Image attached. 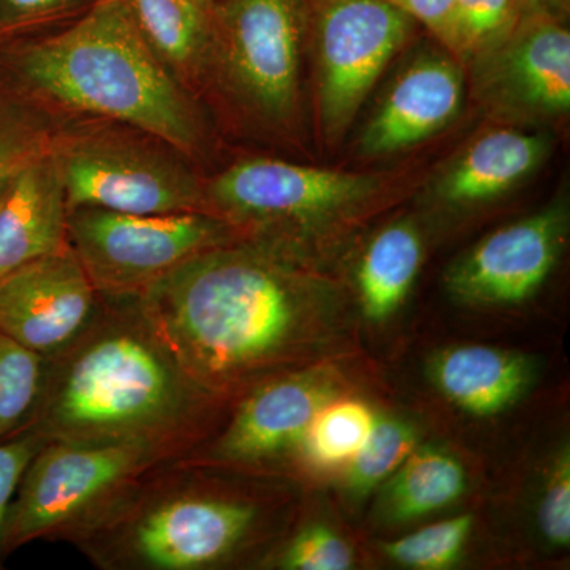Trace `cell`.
Instances as JSON below:
<instances>
[{"mask_svg": "<svg viewBox=\"0 0 570 570\" xmlns=\"http://www.w3.org/2000/svg\"><path fill=\"white\" fill-rule=\"evenodd\" d=\"M55 126L47 112L0 88V202L22 168L50 149Z\"/></svg>", "mask_w": 570, "mask_h": 570, "instance_id": "cb8c5ba5", "label": "cell"}, {"mask_svg": "<svg viewBox=\"0 0 570 570\" xmlns=\"http://www.w3.org/2000/svg\"><path fill=\"white\" fill-rule=\"evenodd\" d=\"M47 373V356L0 332V441L32 426Z\"/></svg>", "mask_w": 570, "mask_h": 570, "instance_id": "603a6c76", "label": "cell"}, {"mask_svg": "<svg viewBox=\"0 0 570 570\" xmlns=\"http://www.w3.org/2000/svg\"><path fill=\"white\" fill-rule=\"evenodd\" d=\"M50 153L69 209L209 213L195 160L135 127L97 119L58 121Z\"/></svg>", "mask_w": 570, "mask_h": 570, "instance_id": "5b68a950", "label": "cell"}, {"mask_svg": "<svg viewBox=\"0 0 570 570\" xmlns=\"http://www.w3.org/2000/svg\"><path fill=\"white\" fill-rule=\"evenodd\" d=\"M234 404L184 371L135 296H104L91 326L48 358L31 428L47 441L145 444L179 459L212 438Z\"/></svg>", "mask_w": 570, "mask_h": 570, "instance_id": "7a4b0ae2", "label": "cell"}, {"mask_svg": "<svg viewBox=\"0 0 570 570\" xmlns=\"http://www.w3.org/2000/svg\"><path fill=\"white\" fill-rule=\"evenodd\" d=\"M517 0H456L452 48L475 50L498 39L512 24Z\"/></svg>", "mask_w": 570, "mask_h": 570, "instance_id": "83f0119b", "label": "cell"}, {"mask_svg": "<svg viewBox=\"0 0 570 570\" xmlns=\"http://www.w3.org/2000/svg\"><path fill=\"white\" fill-rule=\"evenodd\" d=\"M371 176L253 157L205 181L208 212L243 235L292 250L299 230L365 202Z\"/></svg>", "mask_w": 570, "mask_h": 570, "instance_id": "9c48e42d", "label": "cell"}, {"mask_svg": "<svg viewBox=\"0 0 570 570\" xmlns=\"http://www.w3.org/2000/svg\"><path fill=\"white\" fill-rule=\"evenodd\" d=\"M67 217L61 176L48 149L22 168L0 202V277L66 249Z\"/></svg>", "mask_w": 570, "mask_h": 570, "instance_id": "9a60e30c", "label": "cell"}, {"mask_svg": "<svg viewBox=\"0 0 570 570\" xmlns=\"http://www.w3.org/2000/svg\"><path fill=\"white\" fill-rule=\"evenodd\" d=\"M553 2L554 0H517L519 9L523 11V13L532 14V17H534V14H543V11L549 9Z\"/></svg>", "mask_w": 570, "mask_h": 570, "instance_id": "d6a6232c", "label": "cell"}, {"mask_svg": "<svg viewBox=\"0 0 570 570\" xmlns=\"http://www.w3.org/2000/svg\"><path fill=\"white\" fill-rule=\"evenodd\" d=\"M0 88L56 122H118L193 160L205 151L198 97L154 55L124 0H96L55 32L0 40Z\"/></svg>", "mask_w": 570, "mask_h": 570, "instance_id": "277c9868", "label": "cell"}, {"mask_svg": "<svg viewBox=\"0 0 570 570\" xmlns=\"http://www.w3.org/2000/svg\"><path fill=\"white\" fill-rule=\"evenodd\" d=\"M422 257V239L414 225H389L374 236L358 269L360 302L370 321H385L403 305Z\"/></svg>", "mask_w": 570, "mask_h": 570, "instance_id": "ffe728a7", "label": "cell"}, {"mask_svg": "<svg viewBox=\"0 0 570 570\" xmlns=\"http://www.w3.org/2000/svg\"><path fill=\"white\" fill-rule=\"evenodd\" d=\"M505 78L521 102L546 112L570 107V33L560 22L534 14L505 55Z\"/></svg>", "mask_w": 570, "mask_h": 570, "instance_id": "ac0fdd59", "label": "cell"}, {"mask_svg": "<svg viewBox=\"0 0 570 570\" xmlns=\"http://www.w3.org/2000/svg\"><path fill=\"white\" fill-rule=\"evenodd\" d=\"M142 39L195 96L208 82L212 11L195 0H124Z\"/></svg>", "mask_w": 570, "mask_h": 570, "instance_id": "e0dca14e", "label": "cell"}, {"mask_svg": "<svg viewBox=\"0 0 570 570\" xmlns=\"http://www.w3.org/2000/svg\"><path fill=\"white\" fill-rule=\"evenodd\" d=\"M538 527L542 538L554 549L570 543V456L564 449L554 460L540 494Z\"/></svg>", "mask_w": 570, "mask_h": 570, "instance_id": "f546056e", "label": "cell"}, {"mask_svg": "<svg viewBox=\"0 0 570 570\" xmlns=\"http://www.w3.org/2000/svg\"><path fill=\"white\" fill-rule=\"evenodd\" d=\"M264 566L284 570H347L354 566V550L332 528L311 523L281 539Z\"/></svg>", "mask_w": 570, "mask_h": 570, "instance_id": "4316f807", "label": "cell"}, {"mask_svg": "<svg viewBox=\"0 0 570 570\" xmlns=\"http://www.w3.org/2000/svg\"><path fill=\"white\" fill-rule=\"evenodd\" d=\"M376 419V411L366 401L336 396L307 428L291 468L299 464L313 472L344 471L365 444Z\"/></svg>", "mask_w": 570, "mask_h": 570, "instance_id": "7402d4cb", "label": "cell"}, {"mask_svg": "<svg viewBox=\"0 0 570 570\" xmlns=\"http://www.w3.org/2000/svg\"><path fill=\"white\" fill-rule=\"evenodd\" d=\"M102 303L67 246L0 277V332L51 358L91 326Z\"/></svg>", "mask_w": 570, "mask_h": 570, "instance_id": "7c38bea8", "label": "cell"}, {"mask_svg": "<svg viewBox=\"0 0 570 570\" xmlns=\"http://www.w3.org/2000/svg\"><path fill=\"white\" fill-rule=\"evenodd\" d=\"M340 395V379L321 365L269 379L236 400L224 425L179 459L285 475L317 412Z\"/></svg>", "mask_w": 570, "mask_h": 570, "instance_id": "30bf717a", "label": "cell"}, {"mask_svg": "<svg viewBox=\"0 0 570 570\" xmlns=\"http://www.w3.org/2000/svg\"><path fill=\"white\" fill-rule=\"evenodd\" d=\"M305 26L306 0H216L208 82L255 121L283 129L298 105Z\"/></svg>", "mask_w": 570, "mask_h": 570, "instance_id": "52a82bcc", "label": "cell"}, {"mask_svg": "<svg viewBox=\"0 0 570 570\" xmlns=\"http://www.w3.org/2000/svg\"><path fill=\"white\" fill-rule=\"evenodd\" d=\"M134 296L184 371L230 401L318 365L348 336L336 296L295 254L249 236L195 255Z\"/></svg>", "mask_w": 570, "mask_h": 570, "instance_id": "6da1fadb", "label": "cell"}, {"mask_svg": "<svg viewBox=\"0 0 570 570\" xmlns=\"http://www.w3.org/2000/svg\"><path fill=\"white\" fill-rule=\"evenodd\" d=\"M47 439L41 438L36 430L28 428L17 436L0 441V570L3 569L6 554L2 550L3 521L11 499L17 493L22 475L37 452L43 448Z\"/></svg>", "mask_w": 570, "mask_h": 570, "instance_id": "4dcf8cb0", "label": "cell"}, {"mask_svg": "<svg viewBox=\"0 0 570 570\" xmlns=\"http://www.w3.org/2000/svg\"><path fill=\"white\" fill-rule=\"evenodd\" d=\"M195 2H197L198 6L204 7V9L212 11L214 2H216V0H195Z\"/></svg>", "mask_w": 570, "mask_h": 570, "instance_id": "836d02e7", "label": "cell"}, {"mask_svg": "<svg viewBox=\"0 0 570 570\" xmlns=\"http://www.w3.org/2000/svg\"><path fill=\"white\" fill-rule=\"evenodd\" d=\"M463 464L448 452L417 448L389 479L382 513L396 523L423 519L449 508L466 491Z\"/></svg>", "mask_w": 570, "mask_h": 570, "instance_id": "44dd1931", "label": "cell"}, {"mask_svg": "<svg viewBox=\"0 0 570 570\" xmlns=\"http://www.w3.org/2000/svg\"><path fill=\"white\" fill-rule=\"evenodd\" d=\"M285 475L187 459L124 485L69 540L100 570L264 564L283 535Z\"/></svg>", "mask_w": 570, "mask_h": 570, "instance_id": "3957f363", "label": "cell"}, {"mask_svg": "<svg viewBox=\"0 0 570 570\" xmlns=\"http://www.w3.org/2000/svg\"><path fill=\"white\" fill-rule=\"evenodd\" d=\"M474 528V517H453L438 521L422 530L411 532L385 543L382 551L396 564L415 570L450 569L463 557L469 535Z\"/></svg>", "mask_w": 570, "mask_h": 570, "instance_id": "484cf974", "label": "cell"}, {"mask_svg": "<svg viewBox=\"0 0 570 570\" xmlns=\"http://www.w3.org/2000/svg\"><path fill=\"white\" fill-rule=\"evenodd\" d=\"M564 214L547 209L499 228L450 269L448 284L478 305H517L539 291L557 264Z\"/></svg>", "mask_w": 570, "mask_h": 570, "instance_id": "4fadbf2b", "label": "cell"}, {"mask_svg": "<svg viewBox=\"0 0 570 570\" xmlns=\"http://www.w3.org/2000/svg\"><path fill=\"white\" fill-rule=\"evenodd\" d=\"M417 444V431L411 423L377 414L365 444L344 469V489L352 498L367 497L395 474Z\"/></svg>", "mask_w": 570, "mask_h": 570, "instance_id": "d4e9b609", "label": "cell"}, {"mask_svg": "<svg viewBox=\"0 0 570 570\" xmlns=\"http://www.w3.org/2000/svg\"><path fill=\"white\" fill-rule=\"evenodd\" d=\"M96 0H0V40L39 33L80 17Z\"/></svg>", "mask_w": 570, "mask_h": 570, "instance_id": "f1b7e54d", "label": "cell"}, {"mask_svg": "<svg viewBox=\"0 0 570 570\" xmlns=\"http://www.w3.org/2000/svg\"><path fill=\"white\" fill-rule=\"evenodd\" d=\"M389 6L403 11L411 20L425 24L452 47L453 11L456 0H382Z\"/></svg>", "mask_w": 570, "mask_h": 570, "instance_id": "1f68e13d", "label": "cell"}, {"mask_svg": "<svg viewBox=\"0 0 570 570\" xmlns=\"http://www.w3.org/2000/svg\"><path fill=\"white\" fill-rule=\"evenodd\" d=\"M174 459L145 444L45 442L7 510L3 554L10 557L37 540L69 542L130 480Z\"/></svg>", "mask_w": 570, "mask_h": 570, "instance_id": "8992f818", "label": "cell"}, {"mask_svg": "<svg viewBox=\"0 0 570 570\" xmlns=\"http://www.w3.org/2000/svg\"><path fill=\"white\" fill-rule=\"evenodd\" d=\"M412 20L382 0H324L318 7V108L326 135L354 121Z\"/></svg>", "mask_w": 570, "mask_h": 570, "instance_id": "8fae6325", "label": "cell"}, {"mask_svg": "<svg viewBox=\"0 0 570 570\" xmlns=\"http://www.w3.org/2000/svg\"><path fill=\"white\" fill-rule=\"evenodd\" d=\"M463 100L459 69L445 59H420L397 78L363 135V149L390 154L417 145L455 118Z\"/></svg>", "mask_w": 570, "mask_h": 570, "instance_id": "5bb4252c", "label": "cell"}, {"mask_svg": "<svg viewBox=\"0 0 570 570\" xmlns=\"http://www.w3.org/2000/svg\"><path fill=\"white\" fill-rule=\"evenodd\" d=\"M431 379L453 406L491 417L512 407L530 387L534 366L528 356L489 346L442 351L430 365Z\"/></svg>", "mask_w": 570, "mask_h": 570, "instance_id": "2e32d148", "label": "cell"}, {"mask_svg": "<svg viewBox=\"0 0 570 570\" xmlns=\"http://www.w3.org/2000/svg\"><path fill=\"white\" fill-rule=\"evenodd\" d=\"M245 236L209 213L69 209L67 243L102 296L141 294L195 255Z\"/></svg>", "mask_w": 570, "mask_h": 570, "instance_id": "ba28073f", "label": "cell"}, {"mask_svg": "<svg viewBox=\"0 0 570 570\" xmlns=\"http://www.w3.org/2000/svg\"><path fill=\"white\" fill-rule=\"evenodd\" d=\"M547 153L540 135L498 130L475 141L442 181V195L455 204L489 200L530 175Z\"/></svg>", "mask_w": 570, "mask_h": 570, "instance_id": "d6986e66", "label": "cell"}]
</instances>
